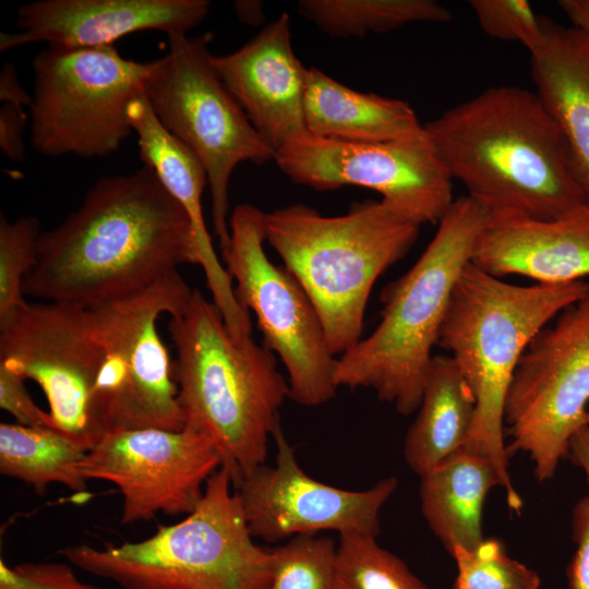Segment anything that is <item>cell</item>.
Segmentation results:
<instances>
[{
  "label": "cell",
  "mask_w": 589,
  "mask_h": 589,
  "mask_svg": "<svg viewBox=\"0 0 589 589\" xmlns=\"http://www.w3.org/2000/svg\"><path fill=\"white\" fill-rule=\"evenodd\" d=\"M200 261L189 215L144 165L98 179L75 212L40 233L23 290L93 309Z\"/></svg>",
  "instance_id": "6da1fadb"
},
{
  "label": "cell",
  "mask_w": 589,
  "mask_h": 589,
  "mask_svg": "<svg viewBox=\"0 0 589 589\" xmlns=\"http://www.w3.org/2000/svg\"><path fill=\"white\" fill-rule=\"evenodd\" d=\"M423 127L452 179L488 218L552 220L587 204L536 91L489 87Z\"/></svg>",
  "instance_id": "7a4b0ae2"
},
{
  "label": "cell",
  "mask_w": 589,
  "mask_h": 589,
  "mask_svg": "<svg viewBox=\"0 0 589 589\" xmlns=\"http://www.w3.org/2000/svg\"><path fill=\"white\" fill-rule=\"evenodd\" d=\"M173 378L184 428L215 444L233 488L265 464L289 385L273 351L252 336L237 339L219 309L199 290L170 315Z\"/></svg>",
  "instance_id": "3957f363"
},
{
  "label": "cell",
  "mask_w": 589,
  "mask_h": 589,
  "mask_svg": "<svg viewBox=\"0 0 589 589\" xmlns=\"http://www.w3.org/2000/svg\"><path fill=\"white\" fill-rule=\"evenodd\" d=\"M589 294L584 280L519 286L469 263L453 290L438 342L450 352L476 400L462 449L490 460L502 480L508 507L522 500L508 473L504 405L515 369L548 323Z\"/></svg>",
  "instance_id": "277c9868"
},
{
  "label": "cell",
  "mask_w": 589,
  "mask_h": 589,
  "mask_svg": "<svg viewBox=\"0 0 589 589\" xmlns=\"http://www.w3.org/2000/svg\"><path fill=\"white\" fill-rule=\"evenodd\" d=\"M486 219L468 195L455 199L417 262L383 291L377 327L337 358V387L371 388L404 416L418 410L453 290Z\"/></svg>",
  "instance_id": "5b68a950"
},
{
  "label": "cell",
  "mask_w": 589,
  "mask_h": 589,
  "mask_svg": "<svg viewBox=\"0 0 589 589\" xmlns=\"http://www.w3.org/2000/svg\"><path fill=\"white\" fill-rule=\"evenodd\" d=\"M264 227L265 241L306 292L330 351L340 356L362 338L375 281L410 250L420 225L381 200L339 216L288 205L265 213Z\"/></svg>",
  "instance_id": "8992f818"
},
{
  "label": "cell",
  "mask_w": 589,
  "mask_h": 589,
  "mask_svg": "<svg viewBox=\"0 0 589 589\" xmlns=\"http://www.w3.org/2000/svg\"><path fill=\"white\" fill-rule=\"evenodd\" d=\"M225 468L193 512L141 541L60 550L75 567L122 589H269L272 550L256 544Z\"/></svg>",
  "instance_id": "52a82bcc"
},
{
  "label": "cell",
  "mask_w": 589,
  "mask_h": 589,
  "mask_svg": "<svg viewBox=\"0 0 589 589\" xmlns=\"http://www.w3.org/2000/svg\"><path fill=\"white\" fill-rule=\"evenodd\" d=\"M211 38L168 36L169 50L152 61L144 91L161 124L203 163L214 232L224 250L230 239L228 189L235 168L244 161L274 160L275 151L220 81L208 50Z\"/></svg>",
  "instance_id": "ba28073f"
},
{
  "label": "cell",
  "mask_w": 589,
  "mask_h": 589,
  "mask_svg": "<svg viewBox=\"0 0 589 589\" xmlns=\"http://www.w3.org/2000/svg\"><path fill=\"white\" fill-rule=\"evenodd\" d=\"M151 67L113 46L43 50L33 62L32 147L49 157L115 153L132 132L128 109L145 92Z\"/></svg>",
  "instance_id": "9c48e42d"
},
{
  "label": "cell",
  "mask_w": 589,
  "mask_h": 589,
  "mask_svg": "<svg viewBox=\"0 0 589 589\" xmlns=\"http://www.w3.org/2000/svg\"><path fill=\"white\" fill-rule=\"evenodd\" d=\"M105 358L91 309L27 303L0 320V366L37 383L51 428L87 450L109 432L100 402Z\"/></svg>",
  "instance_id": "30bf717a"
},
{
  "label": "cell",
  "mask_w": 589,
  "mask_h": 589,
  "mask_svg": "<svg viewBox=\"0 0 589 589\" xmlns=\"http://www.w3.org/2000/svg\"><path fill=\"white\" fill-rule=\"evenodd\" d=\"M264 219L265 212L252 204L235 207L229 243L221 250L225 268L236 283L237 301L255 314L263 345L287 370L289 398L305 407L321 406L338 388L337 358L304 289L286 267L267 257Z\"/></svg>",
  "instance_id": "8fae6325"
},
{
  "label": "cell",
  "mask_w": 589,
  "mask_h": 589,
  "mask_svg": "<svg viewBox=\"0 0 589 589\" xmlns=\"http://www.w3.org/2000/svg\"><path fill=\"white\" fill-rule=\"evenodd\" d=\"M192 291L175 271L91 309L106 352L100 402L109 432L184 428L173 362L157 332V321L164 313L179 312Z\"/></svg>",
  "instance_id": "7c38bea8"
},
{
  "label": "cell",
  "mask_w": 589,
  "mask_h": 589,
  "mask_svg": "<svg viewBox=\"0 0 589 589\" xmlns=\"http://www.w3.org/2000/svg\"><path fill=\"white\" fill-rule=\"evenodd\" d=\"M589 294L545 326L522 353L504 405L507 454L522 452L539 482L552 479L574 434L587 424Z\"/></svg>",
  "instance_id": "4fadbf2b"
},
{
  "label": "cell",
  "mask_w": 589,
  "mask_h": 589,
  "mask_svg": "<svg viewBox=\"0 0 589 589\" xmlns=\"http://www.w3.org/2000/svg\"><path fill=\"white\" fill-rule=\"evenodd\" d=\"M274 161L293 182L315 190H374L420 226L438 224L455 201L453 179L424 127L386 142H348L304 132L279 147Z\"/></svg>",
  "instance_id": "5bb4252c"
},
{
  "label": "cell",
  "mask_w": 589,
  "mask_h": 589,
  "mask_svg": "<svg viewBox=\"0 0 589 589\" xmlns=\"http://www.w3.org/2000/svg\"><path fill=\"white\" fill-rule=\"evenodd\" d=\"M220 468L213 441L189 428L112 430L77 466L86 480L107 481L118 488L122 525L149 520L159 513L187 516Z\"/></svg>",
  "instance_id": "9a60e30c"
},
{
  "label": "cell",
  "mask_w": 589,
  "mask_h": 589,
  "mask_svg": "<svg viewBox=\"0 0 589 589\" xmlns=\"http://www.w3.org/2000/svg\"><path fill=\"white\" fill-rule=\"evenodd\" d=\"M275 464H262L235 486L254 538L278 542L300 534L334 530L377 537L380 513L397 488L388 477L362 491L325 484L299 466L278 424Z\"/></svg>",
  "instance_id": "2e32d148"
},
{
  "label": "cell",
  "mask_w": 589,
  "mask_h": 589,
  "mask_svg": "<svg viewBox=\"0 0 589 589\" xmlns=\"http://www.w3.org/2000/svg\"><path fill=\"white\" fill-rule=\"evenodd\" d=\"M207 0H38L17 12V32L1 33L0 50L46 43L81 49L112 46L142 31L187 34L209 12Z\"/></svg>",
  "instance_id": "e0dca14e"
},
{
  "label": "cell",
  "mask_w": 589,
  "mask_h": 589,
  "mask_svg": "<svg viewBox=\"0 0 589 589\" xmlns=\"http://www.w3.org/2000/svg\"><path fill=\"white\" fill-rule=\"evenodd\" d=\"M212 63L224 86L275 152L290 139L308 132V69L292 50L287 13L233 52L212 56Z\"/></svg>",
  "instance_id": "ac0fdd59"
},
{
  "label": "cell",
  "mask_w": 589,
  "mask_h": 589,
  "mask_svg": "<svg viewBox=\"0 0 589 589\" xmlns=\"http://www.w3.org/2000/svg\"><path fill=\"white\" fill-rule=\"evenodd\" d=\"M470 263L497 278L520 275L538 284L589 276V205L552 220L488 218Z\"/></svg>",
  "instance_id": "d6986e66"
},
{
  "label": "cell",
  "mask_w": 589,
  "mask_h": 589,
  "mask_svg": "<svg viewBox=\"0 0 589 589\" xmlns=\"http://www.w3.org/2000/svg\"><path fill=\"white\" fill-rule=\"evenodd\" d=\"M128 118L139 140L140 156L163 187L189 215L200 250L213 302L232 333L251 328L249 312L236 299L232 280L213 249L202 211V194L208 184L206 169L195 152L158 120L145 92L129 106Z\"/></svg>",
  "instance_id": "ffe728a7"
},
{
  "label": "cell",
  "mask_w": 589,
  "mask_h": 589,
  "mask_svg": "<svg viewBox=\"0 0 589 589\" xmlns=\"http://www.w3.org/2000/svg\"><path fill=\"white\" fill-rule=\"evenodd\" d=\"M542 43L530 52L536 93L557 124L589 205V38L542 17Z\"/></svg>",
  "instance_id": "44dd1931"
},
{
  "label": "cell",
  "mask_w": 589,
  "mask_h": 589,
  "mask_svg": "<svg viewBox=\"0 0 589 589\" xmlns=\"http://www.w3.org/2000/svg\"><path fill=\"white\" fill-rule=\"evenodd\" d=\"M304 119L308 132L348 142L393 141L423 129L408 103L351 89L316 68L306 72Z\"/></svg>",
  "instance_id": "7402d4cb"
},
{
  "label": "cell",
  "mask_w": 589,
  "mask_h": 589,
  "mask_svg": "<svg viewBox=\"0 0 589 589\" xmlns=\"http://www.w3.org/2000/svg\"><path fill=\"white\" fill-rule=\"evenodd\" d=\"M420 478L422 515L444 548L450 552L483 541L484 500L494 486L502 488L494 465L461 448Z\"/></svg>",
  "instance_id": "603a6c76"
},
{
  "label": "cell",
  "mask_w": 589,
  "mask_h": 589,
  "mask_svg": "<svg viewBox=\"0 0 589 589\" xmlns=\"http://www.w3.org/2000/svg\"><path fill=\"white\" fill-rule=\"evenodd\" d=\"M417 411L404 455L421 477L464 447L474 419V397L450 356H433Z\"/></svg>",
  "instance_id": "cb8c5ba5"
},
{
  "label": "cell",
  "mask_w": 589,
  "mask_h": 589,
  "mask_svg": "<svg viewBox=\"0 0 589 589\" xmlns=\"http://www.w3.org/2000/svg\"><path fill=\"white\" fill-rule=\"evenodd\" d=\"M87 449L48 426L0 424V472L31 485L37 494L58 483L75 493H85L87 480L77 466Z\"/></svg>",
  "instance_id": "d4e9b609"
},
{
  "label": "cell",
  "mask_w": 589,
  "mask_h": 589,
  "mask_svg": "<svg viewBox=\"0 0 589 589\" xmlns=\"http://www.w3.org/2000/svg\"><path fill=\"white\" fill-rule=\"evenodd\" d=\"M297 9L322 32L339 38L386 33L411 23H446L453 16L434 0H301Z\"/></svg>",
  "instance_id": "484cf974"
},
{
  "label": "cell",
  "mask_w": 589,
  "mask_h": 589,
  "mask_svg": "<svg viewBox=\"0 0 589 589\" xmlns=\"http://www.w3.org/2000/svg\"><path fill=\"white\" fill-rule=\"evenodd\" d=\"M330 589H429L376 538L359 533L339 534Z\"/></svg>",
  "instance_id": "4316f807"
},
{
  "label": "cell",
  "mask_w": 589,
  "mask_h": 589,
  "mask_svg": "<svg viewBox=\"0 0 589 589\" xmlns=\"http://www.w3.org/2000/svg\"><path fill=\"white\" fill-rule=\"evenodd\" d=\"M449 554L457 565L453 589H539V574L512 558L496 539L473 548L456 545Z\"/></svg>",
  "instance_id": "83f0119b"
},
{
  "label": "cell",
  "mask_w": 589,
  "mask_h": 589,
  "mask_svg": "<svg viewBox=\"0 0 589 589\" xmlns=\"http://www.w3.org/2000/svg\"><path fill=\"white\" fill-rule=\"evenodd\" d=\"M337 544L328 537L300 534L272 550L269 589H330Z\"/></svg>",
  "instance_id": "f1b7e54d"
},
{
  "label": "cell",
  "mask_w": 589,
  "mask_h": 589,
  "mask_svg": "<svg viewBox=\"0 0 589 589\" xmlns=\"http://www.w3.org/2000/svg\"><path fill=\"white\" fill-rule=\"evenodd\" d=\"M40 233L35 217L23 216L14 221L0 217V320L28 303L23 284L35 263Z\"/></svg>",
  "instance_id": "f546056e"
},
{
  "label": "cell",
  "mask_w": 589,
  "mask_h": 589,
  "mask_svg": "<svg viewBox=\"0 0 589 589\" xmlns=\"http://www.w3.org/2000/svg\"><path fill=\"white\" fill-rule=\"evenodd\" d=\"M481 29L495 39L524 45L529 53L544 36L542 17L526 0H470Z\"/></svg>",
  "instance_id": "4dcf8cb0"
},
{
  "label": "cell",
  "mask_w": 589,
  "mask_h": 589,
  "mask_svg": "<svg viewBox=\"0 0 589 589\" xmlns=\"http://www.w3.org/2000/svg\"><path fill=\"white\" fill-rule=\"evenodd\" d=\"M0 589H105L81 581L64 563H22L0 558Z\"/></svg>",
  "instance_id": "1f68e13d"
},
{
  "label": "cell",
  "mask_w": 589,
  "mask_h": 589,
  "mask_svg": "<svg viewBox=\"0 0 589 589\" xmlns=\"http://www.w3.org/2000/svg\"><path fill=\"white\" fill-rule=\"evenodd\" d=\"M25 378L0 366V407L27 426L51 428L49 412L40 409L28 394Z\"/></svg>",
  "instance_id": "d6a6232c"
},
{
  "label": "cell",
  "mask_w": 589,
  "mask_h": 589,
  "mask_svg": "<svg viewBox=\"0 0 589 589\" xmlns=\"http://www.w3.org/2000/svg\"><path fill=\"white\" fill-rule=\"evenodd\" d=\"M576 551L567 567L569 589H589V496L580 498L572 515Z\"/></svg>",
  "instance_id": "836d02e7"
},
{
  "label": "cell",
  "mask_w": 589,
  "mask_h": 589,
  "mask_svg": "<svg viewBox=\"0 0 589 589\" xmlns=\"http://www.w3.org/2000/svg\"><path fill=\"white\" fill-rule=\"evenodd\" d=\"M27 116L23 107L4 104L0 110V147L3 154L14 161L25 155L23 131Z\"/></svg>",
  "instance_id": "e575fe53"
},
{
  "label": "cell",
  "mask_w": 589,
  "mask_h": 589,
  "mask_svg": "<svg viewBox=\"0 0 589 589\" xmlns=\"http://www.w3.org/2000/svg\"><path fill=\"white\" fill-rule=\"evenodd\" d=\"M0 99L23 108L32 105V97L20 84L15 68L10 63L3 65L0 75Z\"/></svg>",
  "instance_id": "d590c367"
},
{
  "label": "cell",
  "mask_w": 589,
  "mask_h": 589,
  "mask_svg": "<svg viewBox=\"0 0 589 589\" xmlns=\"http://www.w3.org/2000/svg\"><path fill=\"white\" fill-rule=\"evenodd\" d=\"M572 461L582 469L589 483V425L581 426L572 437L568 454Z\"/></svg>",
  "instance_id": "8d00e7d4"
},
{
  "label": "cell",
  "mask_w": 589,
  "mask_h": 589,
  "mask_svg": "<svg viewBox=\"0 0 589 589\" xmlns=\"http://www.w3.org/2000/svg\"><path fill=\"white\" fill-rule=\"evenodd\" d=\"M558 7L572 21L573 26L589 38V0H560Z\"/></svg>",
  "instance_id": "74e56055"
},
{
  "label": "cell",
  "mask_w": 589,
  "mask_h": 589,
  "mask_svg": "<svg viewBox=\"0 0 589 589\" xmlns=\"http://www.w3.org/2000/svg\"><path fill=\"white\" fill-rule=\"evenodd\" d=\"M235 10L237 12V15L239 20L242 23L256 26L262 23L264 20V13L262 10V2L261 1H252V0H244V1H236Z\"/></svg>",
  "instance_id": "f35d334b"
},
{
  "label": "cell",
  "mask_w": 589,
  "mask_h": 589,
  "mask_svg": "<svg viewBox=\"0 0 589 589\" xmlns=\"http://www.w3.org/2000/svg\"><path fill=\"white\" fill-rule=\"evenodd\" d=\"M586 422L589 425V408H588V411H587Z\"/></svg>",
  "instance_id": "ab89813d"
}]
</instances>
